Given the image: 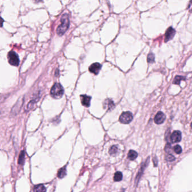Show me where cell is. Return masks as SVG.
I'll use <instances>...</instances> for the list:
<instances>
[{
    "instance_id": "cell-13",
    "label": "cell",
    "mask_w": 192,
    "mask_h": 192,
    "mask_svg": "<svg viewBox=\"0 0 192 192\" xmlns=\"http://www.w3.org/2000/svg\"><path fill=\"white\" fill-rule=\"evenodd\" d=\"M33 192H46V189L43 185L39 184L34 187Z\"/></svg>"
},
{
    "instance_id": "cell-18",
    "label": "cell",
    "mask_w": 192,
    "mask_h": 192,
    "mask_svg": "<svg viewBox=\"0 0 192 192\" xmlns=\"http://www.w3.org/2000/svg\"><path fill=\"white\" fill-rule=\"evenodd\" d=\"M24 160H25V152L24 151H23L21 152L20 155H19V161H18L19 164L23 165V163L24 162Z\"/></svg>"
},
{
    "instance_id": "cell-8",
    "label": "cell",
    "mask_w": 192,
    "mask_h": 192,
    "mask_svg": "<svg viewBox=\"0 0 192 192\" xmlns=\"http://www.w3.org/2000/svg\"><path fill=\"white\" fill-rule=\"evenodd\" d=\"M24 99H19L18 101L16 102V103L15 104V106L13 107V109L11 110V113L13 114V115H16L20 111V108L23 106V104Z\"/></svg>"
},
{
    "instance_id": "cell-10",
    "label": "cell",
    "mask_w": 192,
    "mask_h": 192,
    "mask_svg": "<svg viewBox=\"0 0 192 192\" xmlns=\"http://www.w3.org/2000/svg\"><path fill=\"white\" fill-rule=\"evenodd\" d=\"M102 66L99 63H94L91 65V66L89 68V70L91 73H93L94 74H98L101 69Z\"/></svg>"
},
{
    "instance_id": "cell-24",
    "label": "cell",
    "mask_w": 192,
    "mask_h": 192,
    "mask_svg": "<svg viewBox=\"0 0 192 192\" xmlns=\"http://www.w3.org/2000/svg\"><path fill=\"white\" fill-rule=\"evenodd\" d=\"M188 9L189 10V11L191 12V13H192V1H191L189 2V4L188 5Z\"/></svg>"
},
{
    "instance_id": "cell-5",
    "label": "cell",
    "mask_w": 192,
    "mask_h": 192,
    "mask_svg": "<svg viewBox=\"0 0 192 192\" xmlns=\"http://www.w3.org/2000/svg\"><path fill=\"white\" fill-rule=\"evenodd\" d=\"M149 157H148L147 159H146V161L141 166V167H140V168L139 169V171L138 172V174H137V175L136 176V178H135V184L138 183L139 179H140L145 169L146 168V167L148 166V163H149Z\"/></svg>"
},
{
    "instance_id": "cell-15",
    "label": "cell",
    "mask_w": 192,
    "mask_h": 192,
    "mask_svg": "<svg viewBox=\"0 0 192 192\" xmlns=\"http://www.w3.org/2000/svg\"><path fill=\"white\" fill-rule=\"evenodd\" d=\"M66 175V167H64L62 168H61L58 171L57 176L60 179H62Z\"/></svg>"
},
{
    "instance_id": "cell-11",
    "label": "cell",
    "mask_w": 192,
    "mask_h": 192,
    "mask_svg": "<svg viewBox=\"0 0 192 192\" xmlns=\"http://www.w3.org/2000/svg\"><path fill=\"white\" fill-rule=\"evenodd\" d=\"M81 102L83 106L89 107L91 105V98L86 95H81L80 96Z\"/></svg>"
},
{
    "instance_id": "cell-27",
    "label": "cell",
    "mask_w": 192,
    "mask_h": 192,
    "mask_svg": "<svg viewBox=\"0 0 192 192\" xmlns=\"http://www.w3.org/2000/svg\"><path fill=\"white\" fill-rule=\"evenodd\" d=\"M191 127H192V123H191Z\"/></svg>"
},
{
    "instance_id": "cell-26",
    "label": "cell",
    "mask_w": 192,
    "mask_h": 192,
    "mask_svg": "<svg viewBox=\"0 0 192 192\" xmlns=\"http://www.w3.org/2000/svg\"><path fill=\"white\" fill-rule=\"evenodd\" d=\"M4 19H3L1 17H0V27H2L3 26V23H4Z\"/></svg>"
},
{
    "instance_id": "cell-22",
    "label": "cell",
    "mask_w": 192,
    "mask_h": 192,
    "mask_svg": "<svg viewBox=\"0 0 192 192\" xmlns=\"http://www.w3.org/2000/svg\"><path fill=\"white\" fill-rule=\"evenodd\" d=\"M174 151L176 154H180L182 152V148L179 145H176L174 147Z\"/></svg>"
},
{
    "instance_id": "cell-12",
    "label": "cell",
    "mask_w": 192,
    "mask_h": 192,
    "mask_svg": "<svg viewBox=\"0 0 192 192\" xmlns=\"http://www.w3.org/2000/svg\"><path fill=\"white\" fill-rule=\"evenodd\" d=\"M103 105L105 106V108L106 107V106H107V109L108 110H111L113 109L114 107V103L113 101L112 100L109 99H106L104 103H103Z\"/></svg>"
},
{
    "instance_id": "cell-21",
    "label": "cell",
    "mask_w": 192,
    "mask_h": 192,
    "mask_svg": "<svg viewBox=\"0 0 192 192\" xmlns=\"http://www.w3.org/2000/svg\"><path fill=\"white\" fill-rule=\"evenodd\" d=\"M154 59H155V56L153 53H150L148 54V57H147V61L149 63H152L154 61Z\"/></svg>"
},
{
    "instance_id": "cell-4",
    "label": "cell",
    "mask_w": 192,
    "mask_h": 192,
    "mask_svg": "<svg viewBox=\"0 0 192 192\" xmlns=\"http://www.w3.org/2000/svg\"><path fill=\"white\" fill-rule=\"evenodd\" d=\"M133 118L132 113L130 112H123L120 116V122L123 124H128L130 123Z\"/></svg>"
},
{
    "instance_id": "cell-17",
    "label": "cell",
    "mask_w": 192,
    "mask_h": 192,
    "mask_svg": "<svg viewBox=\"0 0 192 192\" xmlns=\"http://www.w3.org/2000/svg\"><path fill=\"white\" fill-rule=\"evenodd\" d=\"M185 80H186V78L184 77H183V76H176L175 77L174 80L173 84H176V85H180L181 81Z\"/></svg>"
},
{
    "instance_id": "cell-20",
    "label": "cell",
    "mask_w": 192,
    "mask_h": 192,
    "mask_svg": "<svg viewBox=\"0 0 192 192\" xmlns=\"http://www.w3.org/2000/svg\"><path fill=\"white\" fill-rule=\"evenodd\" d=\"M166 152L167 154H172V147L170 143H167V144L165 146V148Z\"/></svg>"
},
{
    "instance_id": "cell-7",
    "label": "cell",
    "mask_w": 192,
    "mask_h": 192,
    "mask_svg": "<svg viewBox=\"0 0 192 192\" xmlns=\"http://www.w3.org/2000/svg\"><path fill=\"white\" fill-rule=\"evenodd\" d=\"M165 119L166 116L165 115V114L162 112H159L156 115L154 121L156 124L160 125V124L163 123L164 122V121H165Z\"/></svg>"
},
{
    "instance_id": "cell-1",
    "label": "cell",
    "mask_w": 192,
    "mask_h": 192,
    "mask_svg": "<svg viewBox=\"0 0 192 192\" xmlns=\"http://www.w3.org/2000/svg\"><path fill=\"white\" fill-rule=\"evenodd\" d=\"M61 24H60L57 29V33L61 36L66 32L70 26V20L69 18V15L66 14L63 15L61 20Z\"/></svg>"
},
{
    "instance_id": "cell-23",
    "label": "cell",
    "mask_w": 192,
    "mask_h": 192,
    "mask_svg": "<svg viewBox=\"0 0 192 192\" xmlns=\"http://www.w3.org/2000/svg\"><path fill=\"white\" fill-rule=\"evenodd\" d=\"M165 159L168 162H172V161H174L175 159V158L174 156H172V154H167L166 156Z\"/></svg>"
},
{
    "instance_id": "cell-3",
    "label": "cell",
    "mask_w": 192,
    "mask_h": 192,
    "mask_svg": "<svg viewBox=\"0 0 192 192\" xmlns=\"http://www.w3.org/2000/svg\"><path fill=\"white\" fill-rule=\"evenodd\" d=\"M9 63L13 66H18L19 65L20 59L19 55L13 51H10L7 55Z\"/></svg>"
},
{
    "instance_id": "cell-14",
    "label": "cell",
    "mask_w": 192,
    "mask_h": 192,
    "mask_svg": "<svg viewBox=\"0 0 192 192\" xmlns=\"http://www.w3.org/2000/svg\"><path fill=\"white\" fill-rule=\"evenodd\" d=\"M138 157V153L137 152L133 150H130L128 153V158L130 159V161H133L134 159H136L137 157Z\"/></svg>"
},
{
    "instance_id": "cell-2",
    "label": "cell",
    "mask_w": 192,
    "mask_h": 192,
    "mask_svg": "<svg viewBox=\"0 0 192 192\" xmlns=\"http://www.w3.org/2000/svg\"><path fill=\"white\" fill-rule=\"evenodd\" d=\"M64 93V88L59 83L55 84L51 90V95L55 99H60L63 96Z\"/></svg>"
},
{
    "instance_id": "cell-9",
    "label": "cell",
    "mask_w": 192,
    "mask_h": 192,
    "mask_svg": "<svg viewBox=\"0 0 192 192\" xmlns=\"http://www.w3.org/2000/svg\"><path fill=\"white\" fill-rule=\"evenodd\" d=\"M170 139L172 143L180 142L181 140V133L180 131H174L171 135Z\"/></svg>"
},
{
    "instance_id": "cell-6",
    "label": "cell",
    "mask_w": 192,
    "mask_h": 192,
    "mask_svg": "<svg viewBox=\"0 0 192 192\" xmlns=\"http://www.w3.org/2000/svg\"><path fill=\"white\" fill-rule=\"evenodd\" d=\"M175 33H176L175 30L172 27H169L166 31L165 39V42H168L170 40H172L175 34Z\"/></svg>"
},
{
    "instance_id": "cell-25",
    "label": "cell",
    "mask_w": 192,
    "mask_h": 192,
    "mask_svg": "<svg viewBox=\"0 0 192 192\" xmlns=\"http://www.w3.org/2000/svg\"><path fill=\"white\" fill-rule=\"evenodd\" d=\"M153 163H154V166L155 167H156L157 166V159L156 157H154L153 159Z\"/></svg>"
},
{
    "instance_id": "cell-19",
    "label": "cell",
    "mask_w": 192,
    "mask_h": 192,
    "mask_svg": "<svg viewBox=\"0 0 192 192\" xmlns=\"http://www.w3.org/2000/svg\"><path fill=\"white\" fill-rule=\"evenodd\" d=\"M118 148L116 146H112L110 148V149H109V153L111 156L115 155L118 153Z\"/></svg>"
},
{
    "instance_id": "cell-16",
    "label": "cell",
    "mask_w": 192,
    "mask_h": 192,
    "mask_svg": "<svg viewBox=\"0 0 192 192\" xmlns=\"http://www.w3.org/2000/svg\"><path fill=\"white\" fill-rule=\"evenodd\" d=\"M123 178V173L120 171H117L115 172L114 176H113V180L115 181H120L122 180Z\"/></svg>"
}]
</instances>
